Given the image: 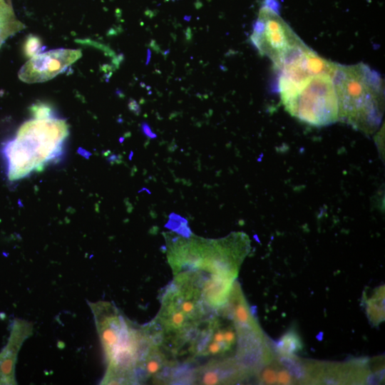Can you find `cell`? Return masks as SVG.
I'll use <instances>...</instances> for the list:
<instances>
[{
    "mask_svg": "<svg viewBox=\"0 0 385 385\" xmlns=\"http://www.w3.org/2000/svg\"><path fill=\"white\" fill-rule=\"evenodd\" d=\"M202 274L187 270L175 274L165 289L156 318L150 324L160 344L175 356L180 354L199 325L212 312L201 289Z\"/></svg>",
    "mask_w": 385,
    "mask_h": 385,
    "instance_id": "6da1fadb",
    "label": "cell"
},
{
    "mask_svg": "<svg viewBox=\"0 0 385 385\" xmlns=\"http://www.w3.org/2000/svg\"><path fill=\"white\" fill-rule=\"evenodd\" d=\"M339 104V120L366 134L379 128L384 111L381 76L362 63L337 64L333 76Z\"/></svg>",
    "mask_w": 385,
    "mask_h": 385,
    "instance_id": "7a4b0ae2",
    "label": "cell"
},
{
    "mask_svg": "<svg viewBox=\"0 0 385 385\" xmlns=\"http://www.w3.org/2000/svg\"><path fill=\"white\" fill-rule=\"evenodd\" d=\"M68 134L66 121L54 117L23 123L4 148L9 180L22 179L58 158Z\"/></svg>",
    "mask_w": 385,
    "mask_h": 385,
    "instance_id": "3957f363",
    "label": "cell"
},
{
    "mask_svg": "<svg viewBox=\"0 0 385 385\" xmlns=\"http://www.w3.org/2000/svg\"><path fill=\"white\" fill-rule=\"evenodd\" d=\"M333 76L320 73L295 84L278 83L286 111L314 126H325L338 121L339 104Z\"/></svg>",
    "mask_w": 385,
    "mask_h": 385,
    "instance_id": "277c9868",
    "label": "cell"
},
{
    "mask_svg": "<svg viewBox=\"0 0 385 385\" xmlns=\"http://www.w3.org/2000/svg\"><path fill=\"white\" fill-rule=\"evenodd\" d=\"M251 43L277 68L308 46L281 17L277 0H265L252 26Z\"/></svg>",
    "mask_w": 385,
    "mask_h": 385,
    "instance_id": "5b68a950",
    "label": "cell"
},
{
    "mask_svg": "<svg viewBox=\"0 0 385 385\" xmlns=\"http://www.w3.org/2000/svg\"><path fill=\"white\" fill-rule=\"evenodd\" d=\"M207 317L198 327L195 334L180 354H188L187 362L197 359H230V353L237 345V333L235 323L221 309ZM233 321V320H232Z\"/></svg>",
    "mask_w": 385,
    "mask_h": 385,
    "instance_id": "8992f818",
    "label": "cell"
},
{
    "mask_svg": "<svg viewBox=\"0 0 385 385\" xmlns=\"http://www.w3.org/2000/svg\"><path fill=\"white\" fill-rule=\"evenodd\" d=\"M82 56L81 50L58 48L31 57L21 67L19 78L34 83L48 81L65 71Z\"/></svg>",
    "mask_w": 385,
    "mask_h": 385,
    "instance_id": "52a82bcc",
    "label": "cell"
},
{
    "mask_svg": "<svg viewBox=\"0 0 385 385\" xmlns=\"http://www.w3.org/2000/svg\"><path fill=\"white\" fill-rule=\"evenodd\" d=\"M338 63L319 56L309 47L285 62L279 68V83L295 84L305 78L320 73L334 76Z\"/></svg>",
    "mask_w": 385,
    "mask_h": 385,
    "instance_id": "ba28073f",
    "label": "cell"
},
{
    "mask_svg": "<svg viewBox=\"0 0 385 385\" xmlns=\"http://www.w3.org/2000/svg\"><path fill=\"white\" fill-rule=\"evenodd\" d=\"M30 323L14 319L6 345L0 352V384H16L15 364L24 342L31 334Z\"/></svg>",
    "mask_w": 385,
    "mask_h": 385,
    "instance_id": "9c48e42d",
    "label": "cell"
},
{
    "mask_svg": "<svg viewBox=\"0 0 385 385\" xmlns=\"http://www.w3.org/2000/svg\"><path fill=\"white\" fill-rule=\"evenodd\" d=\"M302 347L300 338L294 331H289L284 334L276 345L278 352L285 356H292Z\"/></svg>",
    "mask_w": 385,
    "mask_h": 385,
    "instance_id": "30bf717a",
    "label": "cell"
},
{
    "mask_svg": "<svg viewBox=\"0 0 385 385\" xmlns=\"http://www.w3.org/2000/svg\"><path fill=\"white\" fill-rule=\"evenodd\" d=\"M384 297L381 292L379 297L377 296L368 302L367 313L369 315V319L376 324L384 319Z\"/></svg>",
    "mask_w": 385,
    "mask_h": 385,
    "instance_id": "8fae6325",
    "label": "cell"
},
{
    "mask_svg": "<svg viewBox=\"0 0 385 385\" xmlns=\"http://www.w3.org/2000/svg\"><path fill=\"white\" fill-rule=\"evenodd\" d=\"M41 39L34 34L28 35L23 43V53L26 58H31L38 54L43 49Z\"/></svg>",
    "mask_w": 385,
    "mask_h": 385,
    "instance_id": "7c38bea8",
    "label": "cell"
},
{
    "mask_svg": "<svg viewBox=\"0 0 385 385\" xmlns=\"http://www.w3.org/2000/svg\"><path fill=\"white\" fill-rule=\"evenodd\" d=\"M30 113L33 118H48L54 117L53 108L46 103L36 102L30 108Z\"/></svg>",
    "mask_w": 385,
    "mask_h": 385,
    "instance_id": "4fadbf2b",
    "label": "cell"
},
{
    "mask_svg": "<svg viewBox=\"0 0 385 385\" xmlns=\"http://www.w3.org/2000/svg\"><path fill=\"white\" fill-rule=\"evenodd\" d=\"M280 361L282 364L289 370L294 377L302 379L304 376V371L302 366L295 359L290 356L284 355L281 357Z\"/></svg>",
    "mask_w": 385,
    "mask_h": 385,
    "instance_id": "5bb4252c",
    "label": "cell"
},
{
    "mask_svg": "<svg viewBox=\"0 0 385 385\" xmlns=\"http://www.w3.org/2000/svg\"><path fill=\"white\" fill-rule=\"evenodd\" d=\"M262 380L266 384H272L277 382V373L271 368L265 369L262 373Z\"/></svg>",
    "mask_w": 385,
    "mask_h": 385,
    "instance_id": "9a60e30c",
    "label": "cell"
},
{
    "mask_svg": "<svg viewBox=\"0 0 385 385\" xmlns=\"http://www.w3.org/2000/svg\"><path fill=\"white\" fill-rule=\"evenodd\" d=\"M277 381L280 384H289L292 382L290 373L287 370H281L277 373Z\"/></svg>",
    "mask_w": 385,
    "mask_h": 385,
    "instance_id": "2e32d148",
    "label": "cell"
},
{
    "mask_svg": "<svg viewBox=\"0 0 385 385\" xmlns=\"http://www.w3.org/2000/svg\"><path fill=\"white\" fill-rule=\"evenodd\" d=\"M141 129H142V131L143 133V134L150 138H157V135L153 133L150 128V127L149 126V125L145 123V122H143L141 124Z\"/></svg>",
    "mask_w": 385,
    "mask_h": 385,
    "instance_id": "e0dca14e",
    "label": "cell"
},
{
    "mask_svg": "<svg viewBox=\"0 0 385 385\" xmlns=\"http://www.w3.org/2000/svg\"><path fill=\"white\" fill-rule=\"evenodd\" d=\"M129 108L130 111L138 115L140 112V108L139 105L136 103L135 101L131 99L128 104Z\"/></svg>",
    "mask_w": 385,
    "mask_h": 385,
    "instance_id": "ac0fdd59",
    "label": "cell"
},
{
    "mask_svg": "<svg viewBox=\"0 0 385 385\" xmlns=\"http://www.w3.org/2000/svg\"><path fill=\"white\" fill-rule=\"evenodd\" d=\"M147 53H148V56H147V59H146V64H148L150 61V57H151V51L150 49H148L147 51Z\"/></svg>",
    "mask_w": 385,
    "mask_h": 385,
    "instance_id": "d6986e66",
    "label": "cell"
}]
</instances>
